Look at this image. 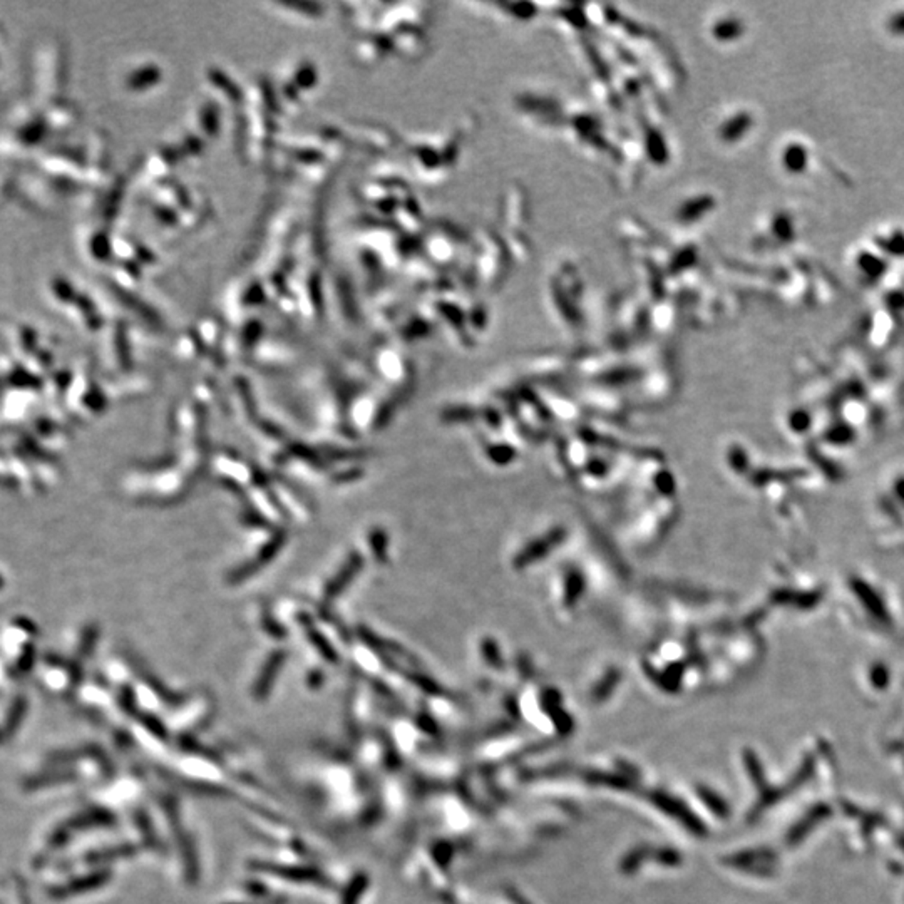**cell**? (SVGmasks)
I'll list each match as a JSON object with an SVG mask.
<instances>
[{"mask_svg":"<svg viewBox=\"0 0 904 904\" xmlns=\"http://www.w3.org/2000/svg\"><path fill=\"white\" fill-rule=\"evenodd\" d=\"M889 29L896 34H904V12L901 14L893 17V20L889 22Z\"/></svg>","mask_w":904,"mask_h":904,"instance_id":"4fadbf2b","label":"cell"},{"mask_svg":"<svg viewBox=\"0 0 904 904\" xmlns=\"http://www.w3.org/2000/svg\"><path fill=\"white\" fill-rule=\"evenodd\" d=\"M368 541H370L372 552H374L375 559L385 561V558H387V534H385V531L380 528L372 529L370 534H368Z\"/></svg>","mask_w":904,"mask_h":904,"instance_id":"5b68a950","label":"cell"},{"mask_svg":"<svg viewBox=\"0 0 904 904\" xmlns=\"http://www.w3.org/2000/svg\"><path fill=\"white\" fill-rule=\"evenodd\" d=\"M749 126H751V118H749L747 114L737 116V118L734 119V123L728 124V126L725 127V136L728 139H734V138H737V136H740V132L747 130Z\"/></svg>","mask_w":904,"mask_h":904,"instance_id":"ba28073f","label":"cell"},{"mask_svg":"<svg viewBox=\"0 0 904 904\" xmlns=\"http://www.w3.org/2000/svg\"><path fill=\"white\" fill-rule=\"evenodd\" d=\"M805 161H807V154H805V149L802 146L799 144L789 146V149L786 151L787 168L791 171H802L805 168Z\"/></svg>","mask_w":904,"mask_h":904,"instance_id":"8992f818","label":"cell"},{"mask_svg":"<svg viewBox=\"0 0 904 904\" xmlns=\"http://www.w3.org/2000/svg\"><path fill=\"white\" fill-rule=\"evenodd\" d=\"M362 566H363V558L361 552L357 551L350 552L344 566L338 569L337 575L328 581L327 586H325V593H324L325 603L332 601V599L337 598L338 594L344 593V590L354 581V578L359 575V571H361Z\"/></svg>","mask_w":904,"mask_h":904,"instance_id":"7a4b0ae2","label":"cell"},{"mask_svg":"<svg viewBox=\"0 0 904 904\" xmlns=\"http://www.w3.org/2000/svg\"><path fill=\"white\" fill-rule=\"evenodd\" d=\"M359 475H362V471H361V469H357V471H355V469H352V471H349V473H344V474H337V475H335V478H333V481H337V482H344V481H352V479H357V478H359Z\"/></svg>","mask_w":904,"mask_h":904,"instance_id":"5bb4252c","label":"cell"},{"mask_svg":"<svg viewBox=\"0 0 904 904\" xmlns=\"http://www.w3.org/2000/svg\"><path fill=\"white\" fill-rule=\"evenodd\" d=\"M285 651L284 650H277L270 655L267 662H265L263 668H261V674L258 679H256L255 688H253V695L256 700H265L267 695L272 690V685L275 682L278 672H280L281 665L285 662Z\"/></svg>","mask_w":904,"mask_h":904,"instance_id":"3957f363","label":"cell"},{"mask_svg":"<svg viewBox=\"0 0 904 904\" xmlns=\"http://www.w3.org/2000/svg\"><path fill=\"white\" fill-rule=\"evenodd\" d=\"M290 452H291V456L300 457V459L310 462V464L317 466V468H324V466H325V461L322 459L324 456H319V454H317L314 449L307 447V445H303V444H291L290 445Z\"/></svg>","mask_w":904,"mask_h":904,"instance_id":"52a82bcc","label":"cell"},{"mask_svg":"<svg viewBox=\"0 0 904 904\" xmlns=\"http://www.w3.org/2000/svg\"><path fill=\"white\" fill-rule=\"evenodd\" d=\"M298 623L302 625L303 630H305L307 638L310 640V644L319 650V653L327 660L330 663H337V651L333 648L332 645L328 644V640L325 638L322 633L319 632V628L315 627L314 620L310 618L307 613H298Z\"/></svg>","mask_w":904,"mask_h":904,"instance_id":"277c9868","label":"cell"},{"mask_svg":"<svg viewBox=\"0 0 904 904\" xmlns=\"http://www.w3.org/2000/svg\"><path fill=\"white\" fill-rule=\"evenodd\" d=\"M260 427H261V431L267 432L268 436H272V437H284V432H281V431H280V427H277L275 424L267 422V421H261V422H260Z\"/></svg>","mask_w":904,"mask_h":904,"instance_id":"7c38bea8","label":"cell"},{"mask_svg":"<svg viewBox=\"0 0 904 904\" xmlns=\"http://www.w3.org/2000/svg\"><path fill=\"white\" fill-rule=\"evenodd\" d=\"M245 520H246L248 522H250V524H255V526H265V520H263V517L260 516V514H256V513H246V514H245Z\"/></svg>","mask_w":904,"mask_h":904,"instance_id":"9a60e30c","label":"cell"},{"mask_svg":"<svg viewBox=\"0 0 904 904\" xmlns=\"http://www.w3.org/2000/svg\"><path fill=\"white\" fill-rule=\"evenodd\" d=\"M861 265H863V268H866L869 273H872V275H879L882 272V267H884L879 260L872 258V256H869L868 253L861 258Z\"/></svg>","mask_w":904,"mask_h":904,"instance_id":"8fae6325","label":"cell"},{"mask_svg":"<svg viewBox=\"0 0 904 904\" xmlns=\"http://www.w3.org/2000/svg\"><path fill=\"white\" fill-rule=\"evenodd\" d=\"M324 454H325V456H324L325 459H337V461H338V459H344V461H345V459H359V457H362L361 454H363V452H357V451H340V449H332V447H328V449H325Z\"/></svg>","mask_w":904,"mask_h":904,"instance_id":"30bf717a","label":"cell"},{"mask_svg":"<svg viewBox=\"0 0 904 904\" xmlns=\"http://www.w3.org/2000/svg\"><path fill=\"white\" fill-rule=\"evenodd\" d=\"M261 625H263V628L267 630V632H268L270 635H272V637H275V638H284V637L286 635L285 628L281 627V625L278 623L277 620H273L272 616H270V615H263V620H261Z\"/></svg>","mask_w":904,"mask_h":904,"instance_id":"9c48e42d","label":"cell"},{"mask_svg":"<svg viewBox=\"0 0 904 904\" xmlns=\"http://www.w3.org/2000/svg\"><path fill=\"white\" fill-rule=\"evenodd\" d=\"M285 541H286V534L284 533V531H278L275 536H273L267 544H265L263 548H261V550L258 551V555H256L253 559H250L248 563L242 564V566H238L237 569H233V571L230 573L228 581L231 583V585H238V583L245 581L250 576H253L256 571H260L261 568L267 566L270 561L275 558L278 552H280L281 548H284Z\"/></svg>","mask_w":904,"mask_h":904,"instance_id":"6da1fadb","label":"cell"}]
</instances>
